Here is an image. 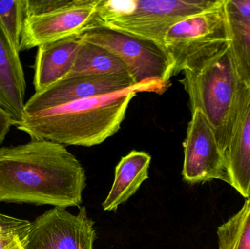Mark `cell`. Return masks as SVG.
<instances>
[{
  "label": "cell",
  "instance_id": "obj_1",
  "mask_svg": "<svg viewBox=\"0 0 250 249\" xmlns=\"http://www.w3.org/2000/svg\"><path fill=\"white\" fill-rule=\"evenodd\" d=\"M86 172L64 145L42 140L0 149V203L79 207Z\"/></svg>",
  "mask_w": 250,
  "mask_h": 249
},
{
  "label": "cell",
  "instance_id": "obj_2",
  "mask_svg": "<svg viewBox=\"0 0 250 249\" xmlns=\"http://www.w3.org/2000/svg\"><path fill=\"white\" fill-rule=\"evenodd\" d=\"M139 92L125 91L39 111H23L13 126L31 140L67 146H91L104 143L120 130L128 106Z\"/></svg>",
  "mask_w": 250,
  "mask_h": 249
},
{
  "label": "cell",
  "instance_id": "obj_3",
  "mask_svg": "<svg viewBox=\"0 0 250 249\" xmlns=\"http://www.w3.org/2000/svg\"><path fill=\"white\" fill-rule=\"evenodd\" d=\"M183 73L179 81L189 96L191 112L204 113L226 153L250 93L236 73L229 44Z\"/></svg>",
  "mask_w": 250,
  "mask_h": 249
},
{
  "label": "cell",
  "instance_id": "obj_4",
  "mask_svg": "<svg viewBox=\"0 0 250 249\" xmlns=\"http://www.w3.org/2000/svg\"><path fill=\"white\" fill-rule=\"evenodd\" d=\"M224 1L100 0L92 26L108 28L163 45L165 35L173 25L189 16L218 7Z\"/></svg>",
  "mask_w": 250,
  "mask_h": 249
},
{
  "label": "cell",
  "instance_id": "obj_5",
  "mask_svg": "<svg viewBox=\"0 0 250 249\" xmlns=\"http://www.w3.org/2000/svg\"><path fill=\"white\" fill-rule=\"evenodd\" d=\"M229 42L225 1L178 22L163 39L165 49L173 63V76L194 68Z\"/></svg>",
  "mask_w": 250,
  "mask_h": 249
},
{
  "label": "cell",
  "instance_id": "obj_6",
  "mask_svg": "<svg viewBox=\"0 0 250 249\" xmlns=\"http://www.w3.org/2000/svg\"><path fill=\"white\" fill-rule=\"evenodd\" d=\"M81 35L117 55L136 84L170 86L173 63L161 44L101 26H92Z\"/></svg>",
  "mask_w": 250,
  "mask_h": 249
},
{
  "label": "cell",
  "instance_id": "obj_7",
  "mask_svg": "<svg viewBox=\"0 0 250 249\" xmlns=\"http://www.w3.org/2000/svg\"><path fill=\"white\" fill-rule=\"evenodd\" d=\"M167 87L157 83L138 85L127 73L82 76L64 79L45 90L35 92L23 111H39L98 96H109L125 91L164 93Z\"/></svg>",
  "mask_w": 250,
  "mask_h": 249
},
{
  "label": "cell",
  "instance_id": "obj_8",
  "mask_svg": "<svg viewBox=\"0 0 250 249\" xmlns=\"http://www.w3.org/2000/svg\"><path fill=\"white\" fill-rule=\"evenodd\" d=\"M95 222L86 207L73 215L54 207L31 222L23 249H93L97 238Z\"/></svg>",
  "mask_w": 250,
  "mask_h": 249
},
{
  "label": "cell",
  "instance_id": "obj_9",
  "mask_svg": "<svg viewBox=\"0 0 250 249\" xmlns=\"http://www.w3.org/2000/svg\"><path fill=\"white\" fill-rule=\"evenodd\" d=\"M183 143L182 176L190 184L222 180L227 183L226 156L204 113L192 111Z\"/></svg>",
  "mask_w": 250,
  "mask_h": 249
},
{
  "label": "cell",
  "instance_id": "obj_10",
  "mask_svg": "<svg viewBox=\"0 0 250 249\" xmlns=\"http://www.w3.org/2000/svg\"><path fill=\"white\" fill-rule=\"evenodd\" d=\"M100 0H70L65 5L25 20L20 51L82 35L94 23Z\"/></svg>",
  "mask_w": 250,
  "mask_h": 249
},
{
  "label": "cell",
  "instance_id": "obj_11",
  "mask_svg": "<svg viewBox=\"0 0 250 249\" xmlns=\"http://www.w3.org/2000/svg\"><path fill=\"white\" fill-rule=\"evenodd\" d=\"M26 88L19 52L0 22V106L11 115L13 124L21 119Z\"/></svg>",
  "mask_w": 250,
  "mask_h": 249
},
{
  "label": "cell",
  "instance_id": "obj_12",
  "mask_svg": "<svg viewBox=\"0 0 250 249\" xmlns=\"http://www.w3.org/2000/svg\"><path fill=\"white\" fill-rule=\"evenodd\" d=\"M82 40V35H76L38 47L33 80L35 92L67 78Z\"/></svg>",
  "mask_w": 250,
  "mask_h": 249
},
{
  "label": "cell",
  "instance_id": "obj_13",
  "mask_svg": "<svg viewBox=\"0 0 250 249\" xmlns=\"http://www.w3.org/2000/svg\"><path fill=\"white\" fill-rule=\"evenodd\" d=\"M225 156L228 184L250 199V93Z\"/></svg>",
  "mask_w": 250,
  "mask_h": 249
},
{
  "label": "cell",
  "instance_id": "obj_14",
  "mask_svg": "<svg viewBox=\"0 0 250 249\" xmlns=\"http://www.w3.org/2000/svg\"><path fill=\"white\" fill-rule=\"evenodd\" d=\"M151 156L144 152L132 151L116 167L112 187L102 204L105 211H117L139 190L148 178Z\"/></svg>",
  "mask_w": 250,
  "mask_h": 249
},
{
  "label": "cell",
  "instance_id": "obj_15",
  "mask_svg": "<svg viewBox=\"0 0 250 249\" xmlns=\"http://www.w3.org/2000/svg\"><path fill=\"white\" fill-rule=\"evenodd\" d=\"M123 73L129 74L124 62L117 55L104 47L82 38L73 69L67 78L76 76Z\"/></svg>",
  "mask_w": 250,
  "mask_h": 249
},
{
  "label": "cell",
  "instance_id": "obj_16",
  "mask_svg": "<svg viewBox=\"0 0 250 249\" xmlns=\"http://www.w3.org/2000/svg\"><path fill=\"white\" fill-rule=\"evenodd\" d=\"M226 13L232 60L239 78L250 89V20Z\"/></svg>",
  "mask_w": 250,
  "mask_h": 249
},
{
  "label": "cell",
  "instance_id": "obj_17",
  "mask_svg": "<svg viewBox=\"0 0 250 249\" xmlns=\"http://www.w3.org/2000/svg\"><path fill=\"white\" fill-rule=\"evenodd\" d=\"M219 249H250V198L217 229Z\"/></svg>",
  "mask_w": 250,
  "mask_h": 249
},
{
  "label": "cell",
  "instance_id": "obj_18",
  "mask_svg": "<svg viewBox=\"0 0 250 249\" xmlns=\"http://www.w3.org/2000/svg\"><path fill=\"white\" fill-rule=\"evenodd\" d=\"M24 1L25 0H0V22L19 52L26 19Z\"/></svg>",
  "mask_w": 250,
  "mask_h": 249
},
{
  "label": "cell",
  "instance_id": "obj_19",
  "mask_svg": "<svg viewBox=\"0 0 250 249\" xmlns=\"http://www.w3.org/2000/svg\"><path fill=\"white\" fill-rule=\"evenodd\" d=\"M31 222L0 213V249H16L22 245Z\"/></svg>",
  "mask_w": 250,
  "mask_h": 249
},
{
  "label": "cell",
  "instance_id": "obj_20",
  "mask_svg": "<svg viewBox=\"0 0 250 249\" xmlns=\"http://www.w3.org/2000/svg\"><path fill=\"white\" fill-rule=\"evenodd\" d=\"M70 0H25L26 18L51 13L70 2Z\"/></svg>",
  "mask_w": 250,
  "mask_h": 249
},
{
  "label": "cell",
  "instance_id": "obj_21",
  "mask_svg": "<svg viewBox=\"0 0 250 249\" xmlns=\"http://www.w3.org/2000/svg\"><path fill=\"white\" fill-rule=\"evenodd\" d=\"M225 8L242 19L250 20V0H225Z\"/></svg>",
  "mask_w": 250,
  "mask_h": 249
},
{
  "label": "cell",
  "instance_id": "obj_22",
  "mask_svg": "<svg viewBox=\"0 0 250 249\" xmlns=\"http://www.w3.org/2000/svg\"><path fill=\"white\" fill-rule=\"evenodd\" d=\"M13 125V119L11 115L0 106V145L4 141Z\"/></svg>",
  "mask_w": 250,
  "mask_h": 249
},
{
  "label": "cell",
  "instance_id": "obj_23",
  "mask_svg": "<svg viewBox=\"0 0 250 249\" xmlns=\"http://www.w3.org/2000/svg\"><path fill=\"white\" fill-rule=\"evenodd\" d=\"M16 249H22V245L19 246V247Z\"/></svg>",
  "mask_w": 250,
  "mask_h": 249
}]
</instances>
